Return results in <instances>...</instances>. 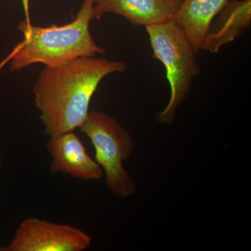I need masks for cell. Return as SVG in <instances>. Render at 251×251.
Returning <instances> with one entry per match:
<instances>
[{"instance_id": "obj_7", "label": "cell", "mask_w": 251, "mask_h": 251, "mask_svg": "<svg viewBox=\"0 0 251 251\" xmlns=\"http://www.w3.org/2000/svg\"><path fill=\"white\" fill-rule=\"evenodd\" d=\"M183 0H95L94 18L115 14L145 27L174 19Z\"/></svg>"}, {"instance_id": "obj_6", "label": "cell", "mask_w": 251, "mask_h": 251, "mask_svg": "<svg viewBox=\"0 0 251 251\" xmlns=\"http://www.w3.org/2000/svg\"><path fill=\"white\" fill-rule=\"evenodd\" d=\"M46 148L52 158L51 173H62L83 180L99 179L103 176V170L91 158L75 132L50 137Z\"/></svg>"}, {"instance_id": "obj_3", "label": "cell", "mask_w": 251, "mask_h": 251, "mask_svg": "<svg viewBox=\"0 0 251 251\" xmlns=\"http://www.w3.org/2000/svg\"><path fill=\"white\" fill-rule=\"evenodd\" d=\"M145 29L153 50V57L164 66L171 87L169 102L166 108L158 112L157 118L163 123L171 124L201 69L191 42L174 19L148 26Z\"/></svg>"}, {"instance_id": "obj_11", "label": "cell", "mask_w": 251, "mask_h": 251, "mask_svg": "<svg viewBox=\"0 0 251 251\" xmlns=\"http://www.w3.org/2000/svg\"><path fill=\"white\" fill-rule=\"evenodd\" d=\"M1 163H2V156H1V151H0V166H1Z\"/></svg>"}, {"instance_id": "obj_10", "label": "cell", "mask_w": 251, "mask_h": 251, "mask_svg": "<svg viewBox=\"0 0 251 251\" xmlns=\"http://www.w3.org/2000/svg\"><path fill=\"white\" fill-rule=\"evenodd\" d=\"M22 1H23V3H24V4H25V7L27 8V3H28V1H29V0H22Z\"/></svg>"}, {"instance_id": "obj_1", "label": "cell", "mask_w": 251, "mask_h": 251, "mask_svg": "<svg viewBox=\"0 0 251 251\" xmlns=\"http://www.w3.org/2000/svg\"><path fill=\"white\" fill-rule=\"evenodd\" d=\"M126 69L124 62L94 56L46 67L33 90L46 134L55 136L80 128L88 117L91 99L101 80Z\"/></svg>"}, {"instance_id": "obj_8", "label": "cell", "mask_w": 251, "mask_h": 251, "mask_svg": "<svg viewBox=\"0 0 251 251\" xmlns=\"http://www.w3.org/2000/svg\"><path fill=\"white\" fill-rule=\"evenodd\" d=\"M251 25V0H229L211 23L202 46L211 53L232 42Z\"/></svg>"}, {"instance_id": "obj_5", "label": "cell", "mask_w": 251, "mask_h": 251, "mask_svg": "<svg viewBox=\"0 0 251 251\" xmlns=\"http://www.w3.org/2000/svg\"><path fill=\"white\" fill-rule=\"evenodd\" d=\"M92 237L70 225L49 222L37 218L22 221L14 237L0 251H82Z\"/></svg>"}, {"instance_id": "obj_4", "label": "cell", "mask_w": 251, "mask_h": 251, "mask_svg": "<svg viewBox=\"0 0 251 251\" xmlns=\"http://www.w3.org/2000/svg\"><path fill=\"white\" fill-rule=\"evenodd\" d=\"M79 129L92 142L95 161L105 173L110 192L120 198L133 194L136 186L123 163L133 151L129 133L115 118L99 111L90 112Z\"/></svg>"}, {"instance_id": "obj_9", "label": "cell", "mask_w": 251, "mask_h": 251, "mask_svg": "<svg viewBox=\"0 0 251 251\" xmlns=\"http://www.w3.org/2000/svg\"><path fill=\"white\" fill-rule=\"evenodd\" d=\"M229 0H183L174 21L184 31L196 54L202 49L211 23Z\"/></svg>"}, {"instance_id": "obj_2", "label": "cell", "mask_w": 251, "mask_h": 251, "mask_svg": "<svg viewBox=\"0 0 251 251\" xmlns=\"http://www.w3.org/2000/svg\"><path fill=\"white\" fill-rule=\"evenodd\" d=\"M95 0H84L76 17L64 25L37 27L28 21L18 25L24 39L7 58L11 71L21 70L33 64L57 67L74 59L103 54L91 35L90 24L94 18Z\"/></svg>"}]
</instances>
